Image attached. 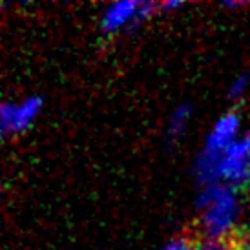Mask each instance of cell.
<instances>
[{
	"label": "cell",
	"mask_w": 250,
	"mask_h": 250,
	"mask_svg": "<svg viewBox=\"0 0 250 250\" xmlns=\"http://www.w3.org/2000/svg\"><path fill=\"white\" fill-rule=\"evenodd\" d=\"M195 207L199 212L197 229L203 237L227 239L241 221V195L237 188L229 185L215 183L201 187L195 199Z\"/></svg>",
	"instance_id": "1"
},
{
	"label": "cell",
	"mask_w": 250,
	"mask_h": 250,
	"mask_svg": "<svg viewBox=\"0 0 250 250\" xmlns=\"http://www.w3.org/2000/svg\"><path fill=\"white\" fill-rule=\"evenodd\" d=\"M241 132V117L236 111H225L223 115L215 119V123L208 130L207 137L203 141V146L197 157L194 161V174L195 179L201 187L215 185V168L221 159V155L230 146L234 145Z\"/></svg>",
	"instance_id": "2"
},
{
	"label": "cell",
	"mask_w": 250,
	"mask_h": 250,
	"mask_svg": "<svg viewBox=\"0 0 250 250\" xmlns=\"http://www.w3.org/2000/svg\"><path fill=\"white\" fill-rule=\"evenodd\" d=\"M157 9L155 2H141V0H121L106 4L101 13V31L104 35H117L139 24L146 22Z\"/></svg>",
	"instance_id": "3"
},
{
	"label": "cell",
	"mask_w": 250,
	"mask_h": 250,
	"mask_svg": "<svg viewBox=\"0 0 250 250\" xmlns=\"http://www.w3.org/2000/svg\"><path fill=\"white\" fill-rule=\"evenodd\" d=\"M215 183L234 188L250 187V126L221 155L215 168Z\"/></svg>",
	"instance_id": "4"
},
{
	"label": "cell",
	"mask_w": 250,
	"mask_h": 250,
	"mask_svg": "<svg viewBox=\"0 0 250 250\" xmlns=\"http://www.w3.org/2000/svg\"><path fill=\"white\" fill-rule=\"evenodd\" d=\"M41 95H28L22 101H6L0 108V130L4 137L24 133L28 128L33 126L39 113L42 110Z\"/></svg>",
	"instance_id": "5"
},
{
	"label": "cell",
	"mask_w": 250,
	"mask_h": 250,
	"mask_svg": "<svg viewBox=\"0 0 250 250\" xmlns=\"http://www.w3.org/2000/svg\"><path fill=\"white\" fill-rule=\"evenodd\" d=\"M192 106L183 103V104L175 106L170 117L167 121V135L170 139H179L183 133L187 132L188 125L192 121Z\"/></svg>",
	"instance_id": "6"
},
{
	"label": "cell",
	"mask_w": 250,
	"mask_h": 250,
	"mask_svg": "<svg viewBox=\"0 0 250 250\" xmlns=\"http://www.w3.org/2000/svg\"><path fill=\"white\" fill-rule=\"evenodd\" d=\"M249 84H250V79L249 75H237L229 86V99L230 101H239V99L245 97V93L249 91Z\"/></svg>",
	"instance_id": "7"
},
{
	"label": "cell",
	"mask_w": 250,
	"mask_h": 250,
	"mask_svg": "<svg viewBox=\"0 0 250 250\" xmlns=\"http://www.w3.org/2000/svg\"><path fill=\"white\" fill-rule=\"evenodd\" d=\"M195 250H234L227 239H210V237H201L195 243Z\"/></svg>",
	"instance_id": "8"
},
{
	"label": "cell",
	"mask_w": 250,
	"mask_h": 250,
	"mask_svg": "<svg viewBox=\"0 0 250 250\" xmlns=\"http://www.w3.org/2000/svg\"><path fill=\"white\" fill-rule=\"evenodd\" d=\"M157 250H195V245L187 236H175L168 239L165 245H161V249Z\"/></svg>",
	"instance_id": "9"
},
{
	"label": "cell",
	"mask_w": 250,
	"mask_h": 250,
	"mask_svg": "<svg viewBox=\"0 0 250 250\" xmlns=\"http://www.w3.org/2000/svg\"><path fill=\"white\" fill-rule=\"evenodd\" d=\"M183 6H185V2H181V0H165V2L157 4V9L163 11V13H170V11L181 9Z\"/></svg>",
	"instance_id": "10"
},
{
	"label": "cell",
	"mask_w": 250,
	"mask_h": 250,
	"mask_svg": "<svg viewBox=\"0 0 250 250\" xmlns=\"http://www.w3.org/2000/svg\"><path fill=\"white\" fill-rule=\"evenodd\" d=\"M249 4L247 2H239V0H229V2H223V7H227V9H241V7H247Z\"/></svg>",
	"instance_id": "11"
},
{
	"label": "cell",
	"mask_w": 250,
	"mask_h": 250,
	"mask_svg": "<svg viewBox=\"0 0 250 250\" xmlns=\"http://www.w3.org/2000/svg\"><path fill=\"white\" fill-rule=\"evenodd\" d=\"M234 250H250V236H245L243 243L239 245V247H236Z\"/></svg>",
	"instance_id": "12"
}]
</instances>
